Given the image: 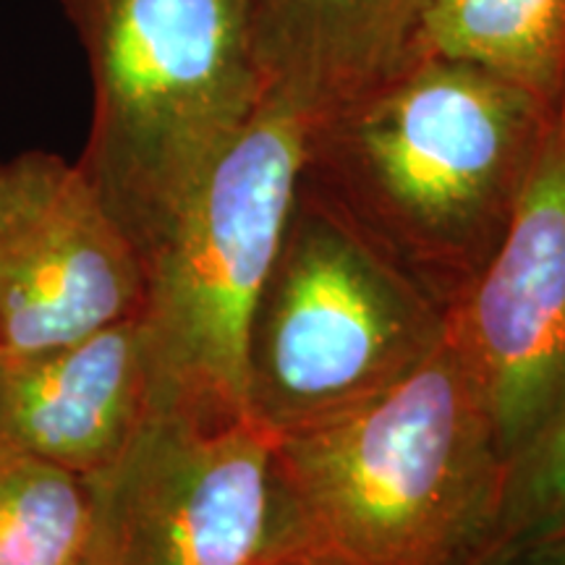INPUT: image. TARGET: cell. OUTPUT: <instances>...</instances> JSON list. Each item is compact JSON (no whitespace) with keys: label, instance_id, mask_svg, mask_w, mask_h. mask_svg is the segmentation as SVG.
Here are the masks:
<instances>
[{"label":"cell","instance_id":"obj_14","mask_svg":"<svg viewBox=\"0 0 565 565\" xmlns=\"http://www.w3.org/2000/svg\"><path fill=\"white\" fill-rule=\"evenodd\" d=\"M475 565H565V555L557 550L553 542H542V545L503 550V553L484 555Z\"/></svg>","mask_w":565,"mask_h":565},{"label":"cell","instance_id":"obj_13","mask_svg":"<svg viewBox=\"0 0 565 565\" xmlns=\"http://www.w3.org/2000/svg\"><path fill=\"white\" fill-rule=\"evenodd\" d=\"M557 536H565V406L508 461L498 526L484 555Z\"/></svg>","mask_w":565,"mask_h":565},{"label":"cell","instance_id":"obj_10","mask_svg":"<svg viewBox=\"0 0 565 565\" xmlns=\"http://www.w3.org/2000/svg\"><path fill=\"white\" fill-rule=\"evenodd\" d=\"M267 92L330 113L412 58L422 0H242Z\"/></svg>","mask_w":565,"mask_h":565},{"label":"cell","instance_id":"obj_5","mask_svg":"<svg viewBox=\"0 0 565 565\" xmlns=\"http://www.w3.org/2000/svg\"><path fill=\"white\" fill-rule=\"evenodd\" d=\"M448 333V309L299 181L246 345V408L278 435L362 406Z\"/></svg>","mask_w":565,"mask_h":565},{"label":"cell","instance_id":"obj_1","mask_svg":"<svg viewBox=\"0 0 565 565\" xmlns=\"http://www.w3.org/2000/svg\"><path fill=\"white\" fill-rule=\"evenodd\" d=\"M550 113L490 71L412 55L309 124L301 183L450 312L503 242Z\"/></svg>","mask_w":565,"mask_h":565},{"label":"cell","instance_id":"obj_2","mask_svg":"<svg viewBox=\"0 0 565 565\" xmlns=\"http://www.w3.org/2000/svg\"><path fill=\"white\" fill-rule=\"evenodd\" d=\"M286 475L341 565H475L490 550L508 461L450 330L362 406L280 435Z\"/></svg>","mask_w":565,"mask_h":565},{"label":"cell","instance_id":"obj_16","mask_svg":"<svg viewBox=\"0 0 565 565\" xmlns=\"http://www.w3.org/2000/svg\"><path fill=\"white\" fill-rule=\"evenodd\" d=\"M320 565H341V563H335L333 557H330V561H324V563H320Z\"/></svg>","mask_w":565,"mask_h":565},{"label":"cell","instance_id":"obj_9","mask_svg":"<svg viewBox=\"0 0 565 565\" xmlns=\"http://www.w3.org/2000/svg\"><path fill=\"white\" fill-rule=\"evenodd\" d=\"M150 414L137 317L55 349L0 356V454L89 477L129 448Z\"/></svg>","mask_w":565,"mask_h":565},{"label":"cell","instance_id":"obj_15","mask_svg":"<svg viewBox=\"0 0 565 565\" xmlns=\"http://www.w3.org/2000/svg\"><path fill=\"white\" fill-rule=\"evenodd\" d=\"M553 542V545H557V550H561V553L565 555V536H557V540H550Z\"/></svg>","mask_w":565,"mask_h":565},{"label":"cell","instance_id":"obj_12","mask_svg":"<svg viewBox=\"0 0 565 565\" xmlns=\"http://www.w3.org/2000/svg\"><path fill=\"white\" fill-rule=\"evenodd\" d=\"M0 565H92V500L84 477L0 454Z\"/></svg>","mask_w":565,"mask_h":565},{"label":"cell","instance_id":"obj_6","mask_svg":"<svg viewBox=\"0 0 565 565\" xmlns=\"http://www.w3.org/2000/svg\"><path fill=\"white\" fill-rule=\"evenodd\" d=\"M92 565H320L330 561L286 475L280 435L254 416L150 414L84 477Z\"/></svg>","mask_w":565,"mask_h":565},{"label":"cell","instance_id":"obj_11","mask_svg":"<svg viewBox=\"0 0 565 565\" xmlns=\"http://www.w3.org/2000/svg\"><path fill=\"white\" fill-rule=\"evenodd\" d=\"M412 55L490 71L553 108L565 97V0H422Z\"/></svg>","mask_w":565,"mask_h":565},{"label":"cell","instance_id":"obj_4","mask_svg":"<svg viewBox=\"0 0 565 565\" xmlns=\"http://www.w3.org/2000/svg\"><path fill=\"white\" fill-rule=\"evenodd\" d=\"M309 116L267 92L145 254L137 315L152 414L249 416L246 345L299 192Z\"/></svg>","mask_w":565,"mask_h":565},{"label":"cell","instance_id":"obj_3","mask_svg":"<svg viewBox=\"0 0 565 565\" xmlns=\"http://www.w3.org/2000/svg\"><path fill=\"white\" fill-rule=\"evenodd\" d=\"M95 113L76 166L145 254L267 95L242 0H58Z\"/></svg>","mask_w":565,"mask_h":565},{"label":"cell","instance_id":"obj_8","mask_svg":"<svg viewBox=\"0 0 565 565\" xmlns=\"http://www.w3.org/2000/svg\"><path fill=\"white\" fill-rule=\"evenodd\" d=\"M145 263L76 162H0V356H26L131 320Z\"/></svg>","mask_w":565,"mask_h":565},{"label":"cell","instance_id":"obj_7","mask_svg":"<svg viewBox=\"0 0 565 565\" xmlns=\"http://www.w3.org/2000/svg\"><path fill=\"white\" fill-rule=\"evenodd\" d=\"M505 461L565 406V97L503 242L448 312Z\"/></svg>","mask_w":565,"mask_h":565}]
</instances>
